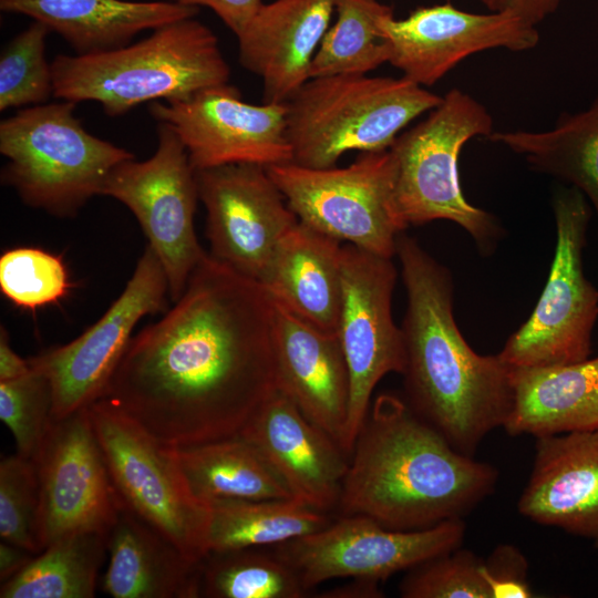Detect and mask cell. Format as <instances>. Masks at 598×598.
<instances>
[{
	"mask_svg": "<svg viewBox=\"0 0 598 598\" xmlns=\"http://www.w3.org/2000/svg\"><path fill=\"white\" fill-rule=\"evenodd\" d=\"M169 288L154 250L146 245L132 277L102 317L71 342L28 359L48 379L52 419H64L102 399L137 322L165 310Z\"/></svg>",
	"mask_w": 598,
	"mask_h": 598,
	"instance_id": "cell-12",
	"label": "cell"
},
{
	"mask_svg": "<svg viewBox=\"0 0 598 598\" xmlns=\"http://www.w3.org/2000/svg\"><path fill=\"white\" fill-rule=\"evenodd\" d=\"M157 137V148L150 158L134 157L111 171L101 195L118 200L133 213L164 269L169 299L175 302L206 252L194 226L199 199L196 171L168 125L158 123Z\"/></svg>",
	"mask_w": 598,
	"mask_h": 598,
	"instance_id": "cell-11",
	"label": "cell"
},
{
	"mask_svg": "<svg viewBox=\"0 0 598 598\" xmlns=\"http://www.w3.org/2000/svg\"><path fill=\"white\" fill-rule=\"evenodd\" d=\"M208 504L207 554L278 545L318 532L331 523L324 512L295 498L221 499Z\"/></svg>",
	"mask_w": 598,
	"mask_h": 598,
	"instance_id": "cell-29",
	"label": "cell"
},
{
	"mask_svg": "<svg viewBox=\"0 0 598 598\" xmlns=\"http://www.w3.org/2000/svg\"><path fill=\"white\" fill-rule=\"evenodd\" d=\"M209 255L261 282L298 218L266 167L229 164L196 172Z\"/></svg>",
	"mask_w": 598,
	"mask_h": 598,
	"instance_id": "cell-17",
	"label": "cell"
},
{
	"mask_svg": "<svg viewBox=\"0 0 598 598\" xmlns=\"http://www.w3.org/2000/svg\"><path fill=\"white\" fill-rule=\"evenodd\" d=\"M71 283L60 256L34 247H17L0 257V290L16 307L29 310L56 303Z\"/></svg>",
	"mask_w": 598,
	"mask_h": 598,
	"instance_id": "cell-34",
	"label": "cell"
},
{
	"mask_svg": "<svg viewBox=\"0 0 598 598\" xmlns=\"http://www.w3.org/2000/svg\"><path fill=\"white\" fill-rule=\"evenodd\" d=\"M483 559L457 547L411 569L401 580L404 598H492L482 576Z\"/></svg>",
	"mask_w": 598,
	"mask_h": 598,
	"instance_id": "cell-37",
	"label": "cell"
},
{
	"mask_svg": "<svg viewBox=\"0 0 598 598\" xmlns=\"http://www.w3.org/2000/svg\"><path fill=\"white\" fill-rule=\"evenodd\" d=\"M49 29L33 21L2 49L0 111L48 103L54 95L51 63L45 58Z\"/></svg>",
	"mask_w": 598,
	"mask_h": 598,
	"instance_id": "cell-33",
	"label": "cell"
},
{
	"mask_svg": "<svg viewBox=\"0 0 598 598\" xmlns=\"http://www.w3.org/2000/svg\"><path fill=\"white\" fill-rule=\"evenodd\" d=\"M346 585L323 591V598H379L383 592L378 580L369 578H351Z\"/></svg>",
	"mask_w": 598,
	"mask_h": 598,
	"instance_id": "cell-43",
	"label": "cell"
},
{
	"mask_svg": "<svg viewBox=\"0 0 598 598\" xmlns=\"http://www.w3.org/2000/svg\"><path fill=\"white\" fill-rule=\"evenodd\" d=\"M272 321L264 286L206 254L174 307L132 337L102 399L166 446L237 435L277 390Z\"/></svg>",
	"mask_w": 598,
	"mask_h": 598,
	"instance_id": "cell-1",
	"label": "cell"
},
{
	"mask_svg": "<svg viewBox=\"0 0 598 598\" xmlns=\"http://www.w3.org/2000/svg\"><path fill=\"white\" fill-rule=\"evenodd\" d=\"M101 589L112 598L200 597V561L123 507L107 535Z\"/></svg>",
	"mask_w": 598,
	"mask_h": 598,
	"instance_id": "cell-24",
	"label": "cell"
},
{
	"mask_svg": "<svg viewBox=\"0 0 598 598\" xmlns=\"http://www.w3.org/2000/svg\"><path fill=\"white\" fill-rule=\"evenodd\" d=\"M0 537L34 555L43 550L35 464L18 453L0 462Z\"/></svg>",
	"mask_w": 598,
	"mask_h": 598,
	"instance_id": "cell-35",
	"label": "cell"
},
{
	"mask_svg": "<svg viewBox=\"0 0 598 598\" xmlns=\"http://www.w3.org/2000/svg\"><path fill=\"white\" fill-rule=\"evenodd\" d=\"M76 103L23 107L0 122V153L8 159L1 183L23 204L54 217L73 218L120 163L134 154L89 133L74 115Z\"/></svg>",
	"mask_w": 598,
	"mask_h": 598,
	"instance_id": "cell-6",
	"label": "cell"
},
{
	"mask_svg": "<svg viewBox=\"0 0 598 598\" xmlns=\"http://www.w3.org/2000/svg\"><path fill=\"white\" fill-rule=\"evenodd\" d=\"M32 461L40 487L43 549L73 533L109 535L124 506L86 408L61 420L52 419Z\"/></svg>",
	"mask_w": 598,
	"mask_h": 598,
	"instance_id": "cell-16",
	"label": "cell"
},
{
	"mask_svg": "<svg viewBox=\"0 0 598 598\" xmlns=\"http://www.w3.org/2000/svg\"><path fill=\"white\" fill-rule=\"evenodd\" d=\"M487 140L523 155L533 169L579 189L598 217V95L584 111L560 113L547 131H494Z\"/></svg>",
	"mask_w": 598,
	"mask_h": 598,
	"instance_id": "cell-28",
	"label": "cell"
},
{
	"mask_svg": "<svg viewBox=\"0 0 598 598\" xmlns=\"http://www.w3.org/2000/svg\"><path fill=\"white\" fill-rule=\"evenodd\" d=\"M396 270L391 258L343 245L342 296L337 326L350 378L348 416L341 447L350 457L380 380L403 373L405 347L392 317Z\"/></svg>",
	"mask_w": 598,
	"mask_h": 598,
	"instance_id": "cell-13",
	"label": "cell"
},
{
	"mask_svg": "<svg viewBox=\"0 0 598 598\" xmlns=\"http://www.w3.org/2000/svg\"><path fill=\"white\" fill-rule=\"evenodd\" d=\"M341 241L298 224L281 240L260 282L295 316L337 331L342 296Z\"/></svg>",
	"mask_w": 598,
	"mask_h": 598,
	"instance_id": "cell-25",
	"label": "cell"
},
{
	"mask_svg": "<svg viewBox=\"0 0 598 598\" xmlns=\"http://www.w3.org/2000/svg\"><path fill=\"white\" fill-rule=\"evenodd\" d=\"M307 592L285 561L258 548L210 551L200 560V597L301 598Z\"/></svg>",
	"mask_w": 598,
	"mask_h": 598,
	"instance_id": "cell-32",
	"label": "cell"
},
{
	"mask_svg": "<svg viewBox=\"0 0 598 598\" xmlns=\"http://www.w3.org/2000/svg\"><path fill=\"white\" fill-rule=\"evenodd\" d=\"M395 255L408 299L401 327L406 402L454 448L473 456L484 437L511 416L513 368L498 354L476 353L463 338L445 266L403 233Z\"/></svg>",
	"mask_w": 598,
	"mask_h": 598,
	"instance_id": "cell-2",
	"label": "cell"
},
{
	"mask_svg": "<svg viewBox=\"0 0 598 598\" xmlns=\"http://www.w3.org/2000/svg\"><path fill=\"white\" fill-rule=\"evenodd\" d=\"M333 12L332 0H274L236 35L239 62L261 80L264 103H286L310 79Z\"/></svg>",
	"mask_w": 598,
	"mask_h": 598,
	"instance_id": "cell-22",
	"label": "cell"
},
{
	"mask_svg": "<svg viewBox=\"0 0 598 598\" xmlns=\"http://www.w3.org/2000/svg\"><path fill=\"white\" fill-rule=\"evenodd\" d=\"M0 10L43 23L62 37L76 55L124 48L143 31L198 13L197 7L171 0H0Z\"/></svg>",
	"mask_w": 598,
	"mask_h": 598,
	"instance_id": "cell-23",
	"label": "cell"
},
{
	"mask_svg": "<svg viewBox=\"0 0 598 598\" xmlns=\"http://www.w3.org/2000/svg\"><path fill=\"white\" fill-rule=\"evenodd\" d=\"M172 452L193 493L207 504L293 498L262 454L239 434Z\"/></svg>",
	"mask_w": 598,
	"mask_h": 598,
	"instance_id": "cell-27",
	"label": "cell"
},
{
	"mask_svg": "<svg viewBox=\"0 0 598 598\" xmlns=\"http://www.w3.org/2000/svg\"><path fill=\"white\" fill-rule=\"evenodd\" d=\"M272 302L276 388L341 446L350 378L337 331L319 328Z\"/></svg>",
	"mask_w": 598,
	"mask_h": 598,
	"instance_id": "cell-19",
	"label": "cell"
},
{
	"mask_svg": "<svg viewBox=\"0 0 598 598\" xmlns=\"http://www.w3.org/2000/svg\"><path fill=\"white\" fill-rule=\"evenodd\" d=\"M86 409L123 506L200 561L207 555L209 504L193 493L172 447L106 399Z\"/></svg>",
	"mask_w": 598,
	"mask_h": 598,
	"instance_id": "cell-9",
	"label": "cell"
},
{
	"mask_svg": "<svg viewBox=\"0 0 598 598\" xmlns=\"http://www.w3.org/2000/svg\"><path fill=\"white\" fill-rule=\"evenodd\" d=\"M481 571L492 598H532L535 596L527 579L528 561L514 545L496 546L483 560Z\"/></svg>",
	"mask_w": 598,
	"mask_h": 598,
	"instance_id": "cell-38",
	"label": "cell"
},
{
	"mask_svg": "<svg viewBox=\"0 0 598 598\" xmlns=\"http://www.w3.org/2000/svg\"><path fill=\"white\" fill-rule=\"evenodd\" d=\"M107 555V536L94 532L59 538L1 584V598H93Z\"/></svg>",
	"mask_w": 598,
	"mask_h": 598,
	"instance_id": "cell-30",
	"label": "cell"
},
{
	"mask_svg": "<svg viewBox=\"0 0 598 598\" xmlns=\"http://www.w3.org/2000/svg\"><path fill=\"white\" fill-rule=\"evenodd\" d=\"M463 518L415 530L389 529L363 515H342L312 534L276 545L309 591L334 578L385 580L462 545Z\"/></svg>",
	"mask_w": 598,
	"mask_h": 598,
	"instance_id": "cell-14",
	"label": "cell"
},
{
	"mask_svg": "<svg viewBox=\"0 0 598 598\" xmlns=\"http://www.w3.org/2000/svg\"><path fill=\"white\" fill-rule=\"evenodd\" d=\"M52 405L50 383L35 369L0 382V419L11 431L19 455L35 457L52 421Z\"/></svg>",
	"mask_w": 598,
	"mask_h": 598,
	"instance_id": "cell-36",
	"label": "cell"
},
{
	"mask_svg": "<svg viewBox=\"0 0 598 598\" xmlns=\"http://www.w3.org/2000/svg\"><path fill=\"white\" fill-rule=\"evenodd\" d=\"M517 508L536 524L586 538L598 549V429L536 437Z\"/></svg>",
	"mask_w": 598,
	"mask_h": 598,
	"instance_id": "cell-21",
	"label": "cell"
},
{
	"mask_svg": "<svg viewBox=\"0 0 598 598\" xmlns=\"http://www.w3.org/2000/svg\"><path fill=\"white\" fill-rule=\"evenodd\" d=\"M190 7L212 9L226 27L237 35L254 17L261 0H171Z\"/></svg>",
	"mask_w": 598,
	"mask_h": 598,
	"instance_id": "cell-39",
	"label": "cell"
},
{
	"mask_svg": "<svg viewBox=\"0 0 598 598\" xmlns=\"http://www.w3.org/2000/svg\"><path fill=\"white\" fill-rule=\"evenodd\" d=\"M262 454L295 499L320 512L338 505L349 457L276 390L239 432Z\"/></svg>",
	"mask_w": 598,
	"mask_h": 598,
	"instance_id": "cell-20",
	"label": "cell"
},
{
	"mask_svg": "<svg viewBox=\"0 0 598 598\" xmlns=\"http://www.w3.org/2000/svg\"><path fill=\"white\" fill-rule=\"evenodd\" d=\"M51 66L54 97L96 102L110 116L146 102L186 100L228 83L230 76L217 37L195 17L163 25L113 51L59 54Z\"/></svg>",
	"mask_w": 598,
	"mask_h": 598,
	"instance_id": "cell-4",
	"label": "cell"
},
{
	"mask_svg": "<svg viewBox=\"0 0 598 598\" xmlns=\"http://www.w3.org/2000/svg\"><path fill=\"white\" fill-rule=\"evenodd\" d=\"M379 29L389 48L388 63L423 87L474 53L528 51L539 42L537 27L513 13H473L451 3L421 7L404 19L386 16Z\"/></svg>",
	"mask_w": 598,
	"mask_h": 598,
	"instance_id": "cell-18",
	"label": "cell"
},
{
	"mask_svg": "<svg viewBox=\"0 0 598 598\" xmlns=\"http://www.w3.org/2000/svg\"><path fill=\"white\" fill-rule=\"evenodd\" d=\"M494 132L486 107L460 89H451L426 117L402 132L389 148L395 162V202L404 223L446 219L463 227L484 255L503 229L488 212L463 195L458 157L463 146Z\"/></svg>",
	"mask_w": 598,
	"mask_h": 598,
	"instance_id": "cell-7",
	"label": "cell"
},
{
	"mask_svg": "<svg viewBox=\"0 0 598 598\" xmlns=\"http://www.w3.org/2000/svg\"><path fill=\"white\" fill-rule=\"evenodd\" d=\"M497 470L463 454L406 400L382 393L357 435L338 502L394 530L463 518L489 496Z\"/></svg>",
	"mask_w": 598,
	"mask_h": 598,
	"instance_id": "cell-3",
	"label": "cell"
},
{
	"mask_svg": "<svg viewBox=\"0 0 598 598\" xmlns=\"http://www.w3.org/2000/svg\"><path fill=\"white\" fill-rule=\"evenodd\" d=\"M514 406L504 429L535 437L598 429V357L546 368H513Z\"/></svg>",
	"mask_w": 598,
	"mask_h": 598,
	"instance_id": "cell-26",
	"label": "cell"
},
{
	"mask_svg": "<svg viewBox=\"0 0 598 598\" xmlns=\"http://www.w3.org/2000/svg\"><path fill=\"white\" fill-rule=\"evenodd\" d=\"M150 112L175 132L196 172L229 164L269 167L292 162L286 103H247L229 82L186 100L152 102Z\"/></svg>",
	"mask_w": 598,
	"mask_h": 598,
	"instance_id": "cell-15",
	"label": "cell"
},
{
	"mask_svg": "<svg viewBox=\"0 0 598 598\" xmlns=\"http://www.w3.org/2000/svg\"><path fill=\"white\" fill-rule=\"evenodd\" d=\"M337 20L327 30L311 63L310 79L368 74L389 61L380 21L393 8L379 0H332Z\"/></svg>",
	"mask_w": 598,
	"mask_h": 598,
	"instance_id": "cell-31",
	"label": "cell"
},
{
	"mask_svg": "<svg viewBox=\"0 0 598 598\" xmlns=\"http://www.w3.org/2000/svg\"><path fill=\"white\" fill-rule=\"evenodd\" d=\"M28 359H22L10 346L4 327L0 329V382L22 377L30 371Z\"/></svg>",
	"mask_w": 598,
	"mask_h": 598,
	"instance_id": "cell-41",
	"label": "cell"
},
{
	"mask_svg": "<svg viewBox=\"0 0 598 598\" xmlns=\"http://www.w3.org/2000/svg\"><path fill=\"white\" fill-rule=\"evenodd\" d=\"M266 169L301 224L381 257L395 255L398 236L408 225L395 202L390 150L361 153L342 168L290 162Z\"/></svg>",
	"mask_w": 598,
	"mask_h": 598,
	"instance_id": "cell-8",
	"label": "cell"
},
{
	"mask_svg": "<svg viewBox=\"0 0 598 598\" xmlns=\"http://www.w3.org/2000/svg\"><path fill=\"white\" fill-rule=\"evenodd\" d=\"M553 210L557 240L546 286L527 321L498 353L512 368L570 364L591 352L598 290L582 264L590 204L576 187H561L554 194Z\"/></svg>",
	"mask_w": 598,
	"mask_h": 598,
	"instance_id": "cell-10",
	"label": "cell"
},
{
	"mask_svg": "<svg viewBox=\"0 0 598 598\" xmlns=\"http://www.w3.org/2000/svg\"><path fill=\"white\" fill-rule=\"evenodd\" d=\"M448 1V0H447ZM489 12L513 13L537 27L555 13L561 0H480Z\"/></svg>",
	"mask_w": 598,
	"mask_h": 598,
	"instance_id": "cell-40",
	"label": "cell"
},
{
	"mask_svg": "<svg viewBox=\"0 0 598 598\" xmlns=\"http://www.w3.org/2000/svg\"><path fill=\"white\" fill-rule=\"evenodd\" d=\"M441 100L403 76L311 78L286 102L292 163L328 168L350 151H386Z\"/></svg>",
	"mask_w": 598,
	"mask_h": 598,
	"instance_id": "cell-5",
	"label": "cell"
},
{
	"mask_svg": "<svg viewBox=\"0 0 598 598\" xmlns=\"http://www.w3.org/2000/svg\"><path fill=\"white\" fill-rule=\"evenodd\" d=\"M31 551L6 540L0 542V581L9 580L34 558Z\"/></svg>",
	"mask_w": 598,
	"mask_h": 598,
	"instance_id": "cell-42",
	"label": "cell"
}]
</instances>
